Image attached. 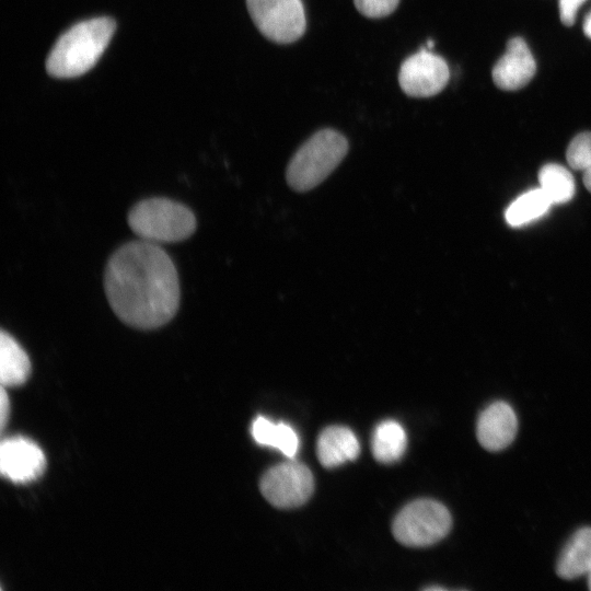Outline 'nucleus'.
<instances>
[{
    "label": "nucleus",
    "instance_id": "nucleus-3",
    "mask_svg": "<svg viewBox=\"0 0 591 591\" xmlns=\"http://www.w3.org/2000/svg\"><path fill=\"white\" fill-rule=\"evenodd\" d=\"M349 149L347 138L332 128L313 134L290 159L286 178L296 192L320 185L343 161Z\"/></svg>",
    "mask_w": 591,
    "mask_h": 591
},
{
    "label": "nucleus",
    "instance_id": "nucleus-10",
    "mask_svg": "<svg viewBox=\"0 0 591 591\" xmlns=\"http://www.w3.org/2000/svg\"><path fill=\"white\" fill-rule=\"evenodd\" d=\"M536 71L535 59L521 37H513L507 43L506 53L493 68L495 84L505 91H514L525 86Z\"/></svg>",
    "mask_w": 591,
    "mask_h": 591
},
{
    "label": "nucleus",
    "instance_id": "nucleus-11",
    "mask_svg": "<svg viewBox=\"0 0 591 591\" xmlns=\"http://www.w3.org/2000/svg\"><path fill=\"white\" fill-rule=\"evenodd\" d=\"M518 419L512 407L497 401L488 405L479 415L476 436L479 444L488 451H500L515 438Z\"/></svg>",
    "mask_w": 591,
    "mask_h": 591
},
{
    "label": "nucleus",
    "instance_id": "nucleus-15",
    "mask_svg": "<svg viewBox=\"0 0 591 591\" xmlns=\"http://www.w3.org/2000/svg\"><path fill=\"white\" fill-rule=\"evenodd\" d=\"M251 432L260 445L275 448L289 459L297 454L299 437L294 429L285 422H274L258 416L252 424Z\"/></svg>",
    "mask_w": 591,
    "mask_h": 591
},
{
    "label": "nucleus",
    "instance_id": "nucleus-25",
    "mask_svg": "<svg viewBox=\"0 0 591 591\" xmlns=\"http://www.w3.org/2000/svg\"><path fill=\"white\" fill-rule=\"evenodd\" d=\"M588 587L591 590V570L588 572Z\"/></svg>",
    "mask_w": 591,
    "mask_h": 591
},
{
    "label": "nucleus",
    "instance_id": "nucleus-13",
    "mask_svg": "<svg viewBox=\"0 0 591 591\" xmlns=\"http://www.w3.org/2000/svg\"><path fill=\"white\" fill-rule=\"evenodd\" d=\"M591 570V528L575 532L564 546L556 566L563 579H575Z\"/></svg>",
    "mask_w": 591,
    "mask_h": 591
},
{
    "label": "nucleus",
    "instance_id": "nucleus-9",
    "mask_svg": "<svg viewBox=\"0 0 591 591\" xmlns=\"http://www.w3.org/2000/svg\"><path fill=\"white\" fill-rule=\"evenodd\" d=\"M46 457L42 449L23 437L3 439L0 445V471L15 484L37 479L45 471Z\"/></svg>",
    "mask_w": 591,
    "mask_h": 591
},
{
    "label": "nucleus",
    "instance_id": "nucleus-14",
    "mask_svg": "<svg viewBox=\"0 0 591 591\" xmlns=\"http://www.w3.org/2000/svg\"><path fill=\"white\" fill-rule=\"evenodd\" d=\"M31 373V361L20 344L7 332L0 335V380L4 387L19 386Z\"/></svg>",
    "mask_w": 591,
    "mask_h": 591
},
{
    "label": "nucleus",
    "instance_id": "nucleus-22",
    "mask_svg": "<svg viewBox=\"0 0 591 591\" xmlns=\"http://www.w3.org/2000/svg\"><path fill=\"white\" fill-rule=\"evenodd\" d=\"M9 415H10V399L5 391V387L2 386L1 394H0V426L2 430L4 429L9 420Z\"/></svg>",
    "mask_w": 591,
    "mask_h": 591
},
{
    "label": "nucleus",
    "instance_id": "nucleus-21",
    "mask_svg": "<svg viewBox=\"0 0 591 591\" xmlns=\"http://www.w3.org/2000/svg\"><path fill=\"white\" fill-rule=\"evenodd\" d=\"M586 1L587 0H558L559 18L561 23L566 26L573 25L577 13Z\"/></svg>",
    "mask_w": 591,
    "mask_h": 591
},
{
    "label": "nucleus",
    "instance_id": "nucleus-8",
    "mask_svg": "<svg viewBox=\"0 0 591 591\" xmlns=\"http://www.w3.org/2000/svg\"><path fill=\"white\" fill-rule=\"evenodd\" d=\"M449 78L447 61L426 48L407 57L398 72L401 89L412 97H430L440 93Z\"/></svg>",
    "mask_w": 591,
    "mask_h": 591
},
{
    "label": "nucleus",
    "instance_id": "nucleus-23",
    "mask_svg": "<svg viewBox=\"0 0 591 591\" xmlns=\"http://www.w3.org/2000/svg\"><path fill=\"white\" fill-rule=\"evenodd\" d=\"M583 184L591 192V165L583 171Z\"/></svg>",
    "mask_w": 591,
    "mask_h": 591
},
{
    "label": "nucleus",
    "instance_id": "nucleus-20",
    "mask_svg": "<svg viewBox=\"0 0 591 591\" xmlns=\"http://www.w3.org/2000/svg\"><path fill=\"white\" fill-rule=\"evenodd\" d=\"M356 9L364 16L380 19L390 15L399 0H354Z\"/></svg>",
    "mask_w": 591,
    "mask_h": 591
},
{
    "label": "nucleus",
    "instance_id": "nucleus-1",
    "mask_svg": "<svg viewBox=\"0 0 591 591\" xmlns=\"http://www.w3.org/2000/svg\"><path fill=\"white\" fill-rule=\"evenodd\" d=\"M104 289L117 317L128 326L155 329L169 323L179 305L176 267L159 244L128 242L109 257Z\"/></svg>",
    "mask_w": 591,
    "mask_h": 591
},
{
    "label": "nucleus",
    "instance_id": "nucleus-17",
    "mask_svg": "<svg viewBox=\"0 0 591 591\" xmlns=\"http://www.w3.org/2000/svg\"><path fill=\"white\" fill-rule=\"evenodd\" d=\"M538 182L552 204H565L575 195L573 177L563 165L545 164L538 172Z\"/></svg>",
    "mask_w": 591,
    "mask_h": 591
},
{
    "label": "nucleus",
    "instance_id": "nucleus-7",
    "mask_svg": "<svg viewBox=\"0 0 591 591\" xmlns=\"http://www.w3.org/2000/svg\"><path fill=\"white\" fill-rule=\"evenodd\" d=\"M259 489L277 508H296L305 503L314 490V478L303 463L288 461L270 467L262 477Z\"/></svg>",
    "mask_w": 591,
    "mask_h": 591
},
{
    "label": "nucleus",
    "instance_id": "nucleus-12",
    "mask_svg": "<svg viewBox=\"0 0 591 591\" xmlns=\"http://www.w3.org/2000/svg\"><path fill=\"white\" fill-rule=\"evenodd\" d=\"M316 453L321 464L332 468L357 459L360 444L348 427L329 426L317 438Z\"/></svg>",
    "mask_w": 591,
    "mask_h": 591
},
{
    "label": "nucleus",
    "instance_id": "nucleus-19",
    "mask_svg": "<svg viewBox=\"0 0 591 591\" xmlns=\"http://www.w3.org/2000/svg\"><path fill=\"white\" fill-rule=\"evenodd\" d=\"M566 159L571 169L584 171L591 165V132L577 135L569 143Z\"/></svg>",
    "mask_w": 591,
    "mask_h": 591
},
{
    "label": "nucleus",
    "instance_id": "nucleus-6",
    "mask_svg": "<svg viewBox=\"0 0 591 591\" xmlns=\"http://www.w3.org/2000/svg\"><path fill=\"white\" fill-rule=\"evenodd\" d=\"M258 31L277 44H290L305 32L306 19L301 0H246Z\"/></svg>",
    "mask_w": 591,
    "mask_h": 591
},
{
    "label": "nucleus",
    "instance_id": "nucleus-18",
    "mask_svg": "<svg viewBox=\"0 0 591 591\" xmlns=\"http://www.w3.org/2000/svg\"><path fill=\"white\" fill-rule=\"evenodd\" d=\"M552 205L541 187L532 189L509 206L506 220L512 227H520L542 217Z\"/></svg>",
    "mask_w": 591,
    "mask_h": 591
},
{
    "label": "nucleus",
    "instance_id": "nucleus-24",
    "mask_svg": "<svg viewBox=\"0 0 591 591\" xmlns=\"http://www.w3.org/2000/svg\"><path fill=\"white\" fill-rule=\"evenodd\" d=\"M583 32L589 38H591V11L589 12V14L584 19Z\"/></svg>",
    "mask_w": 591,
    "mask_h": 591
},
{
    "label": "nucleus",
    "instance_id": "nucleus-5",
    "mask_svg": "<svg viewBox=\"0 0 591 591\" xmlns=\"http://www.w3.org/2000/svg\"><path fill=\"white\" fill-rule=\"evenodd\" d=\"M451 526V514L441 502L418 499L397 513L392 532L394 537L406 546L425 547L442 540Z\"/></svg>",
    "mask_w": 591,
    "mask_h": 591
},
{
    "label": "nucleus",
    "instance_id": "nucleus-16",
    "mask_svg": "<svg viewBox=\"0 0 591 591\" xmlns=\"http://www.w3.org/2000/svg\"><path fill=\"white\" fill-rule=\"evenodd\" d=\"M407 445L404 428L395 420L380 422L372 436L371 448L374 459L382 463L398 461Z\"/></svg>",
    "mask_w": 591,
    "mask_h": 591
},
{
    "label": "nucleus",
    "instance_id": "nucleus-2",
    "mask_svg": "<svg viewBox=\"0 0 591 591\" xmlns=\"http://www.w3.org/2000/svg\"><path fill=\"white\" fill-rule=\"evenodd\" d=\"M115 28V21L107 16L74 24L53 46L46 59V71L59 79L82 76L97 62Z\"/></svg>",
    "mask_w": 591,
    "mask_h": 591
},
{
    "label": "nucleus",
    "instance_id": "nucleus-4",
    "mask_svg": "<svg viewBox=\"0 0 591 591\" xmlns=\"http://www.w3.org/2000/svg\"><path fill=\"white\" fill-rule=\"evenodd\" d=\"M128 224L141 240L160 244L188 239L197 222L194 212L185 205L154 197L137 202L130 209Z\"/></svg>",
    "mask_w": 591,
    "mask_h": 591
}]
</instances>
